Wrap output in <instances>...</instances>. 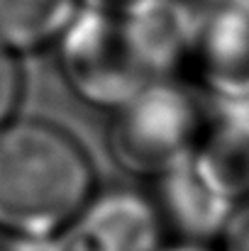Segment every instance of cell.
Returning a JSON list of instances; mask_svg holds the SVG:
<instances>
[{"instance_id": "cell-6", "label": "cell", "mask_w": 249, "mask_h": 251, "mask_svg": "<svg viewBox=\"0 0 249 251\" xmlns=\"http://www.w3.org/2000/svg\"><path fill=\"white\" fill-rule=\"evenodd\" d=\"M152 180L154 190L149 198L166 237L200 244L222 239L240 202L200 168L195 156H188Z\"/></svg>"}, {"instance_id": "cell-13", "label": "cell", "mask_w": 249, "mask_h": 251, "mask_svg": "<svg viewBox=\"0 0 249 251\" xmlns=\"http://www.w3.org/2000/svg\"><path fill=\"white\" fill-rule=\"evenodd\" d=\"M159 251H215L210 244H200V242H178V239H171L168 244L164 242V247Z\"/></svg>"}, {"instance_id": "cell-2", "label": "cell", "mask_w": 249, "mask_h": 251, "mask_svg": "<svg viewBox=\"0 0 249 251\" xmlns=\"http://www.w3.org/2000/svg\"><path fill=\"white\" fill-rule=\"evenodd\" d=\"M205 122V98L193 85L157 76L110 110L108 147L120 168L157 178L195 154Z\"/></svg>"}, {"instance_id": "cell-7", "label": "cell", "mask_w": 249, "mask_h": 251, "mask_svg": "<svg viewBox=\"0 0 249 251\" xmlns=\"http://www.w3.org/2000/svg\"><path fill=\"white\" fill-rule=\"evenodd\" d=\"M115 12L152 76L183 71L200 17V7L193 0H127Z\"/></svg>"}, {"instance_id": "cell-12", "label": "cell", "mask_w": 249, "mask_h": 251, "mask_svg": "<svg viewBox=\"0 0 249 251\" xmlns=\"http://www.w3.org/2000/svg\"><path fill=\"white\" fill-rule=\"evenodd\" d=\"M2 251H64L59 234H7Z\"/></svg>"}, {"instance_id": "cell-10", "label": "cell", "mask_w": 249, "mask_h": 251, "mask_svg": "<svg viewBox=\"0 0 249 251\" xmlns=\"http://www.w3.org/2000/svg\"><path fill=\"white\" fill-rule=\"evenodd\" d=\"M20 95H22V81H20L17 56L0 47V127L15 120Z\"/></svg>"}, {"instance_id": "cell-9", "label": "cell", "mask_w": 249, "mask_h": 251, "mask_svg": "<svg viewBox=\"0 0 249 251\" xmlns=\"http://www.w3.org/2000/svg\"><path fill=\"white\" fill-rule=\"evenodd\" d=\"M81 0H0V47L29 54L52 47Z\"/></svg>"}, {"instance_id": "cell-3", "label": "cell", "mask_w": 249, "mask_h": 251, "mask_svg": "<svg viewBox=\"0 0 249 251\" xmlns=\"http://www.w3.org/2000/svg\"><path fill=\"white\" fill-rule=\"evenodd\" d=\"M52 47L71 93L108 112L157 78L139 61L115 10L81 2Z\"/></svg>"}, {"instance_id": "cell-5", "label": "cell", "mask_w": 249, "mask_h": 251, "mask_svg": "<svg viewBox=\"0 0 249 251\" xmlns=\"http://www.w3.org/2000/svg\"><path fill=\"white\" fill-rule=\"evenodd\" d=\"M59 239L64 251H159L166 232L149 193L115 185L93 190Z\"/></svg>"}, {"instance_id": "cell-4", "label": "cell", "mask_w": 249, "mask_h": 251, "mask_svg": "<svg viewBox=\"0 0 249 251\" xmlns=\"http://www.w3.org/2000/svg\"><path fill=\"white\" fill-rule=\"evenodd\" d=\"M183 74L208 100L247 98L249 0L200 7Z\"/></svg>"}, {"instance_id": "cell-11", "label": "cell", "mask_w": 249, "mask_h": 251, "mask_svg": "<svg viewBox=\"0 0 249 251\" xmlns=\"http://www.w3.org/2000/svg\"><path fill=\"white\" fill-rule=\"evenodd\" d=\"M222 251H249V198L237 205L222 234Z\"/></svg>"}, {"instance_id": "cell-8", "label": "cell", "mask_w": 249, "mask_h": 251, "mask_svg": "<svg viewBox=\"0 0 249 251\" xmlns=\"http://www.w3.org/2000/svg\"><path fill=\"white\" fill-rule=\"evenodd\" d=\"M200 168L237 202L249 198V95L210 100L203 139L195 149Z\"/></svg>"}, {"instance_id": "cell-1", "label": "cell", "mask_w": 249, "mask_h": 251, "mask_svg": "<svg viewBox=\"0 0 249 251\" xmlns=\"http://www.w3.org/2000/svg\"><path fill=\"white\" fill-rule=\"evenodd\" d=\"M95 190L83 147L44 120L0 127V229L59 234Z\"/></svg>"}]
</instances>
